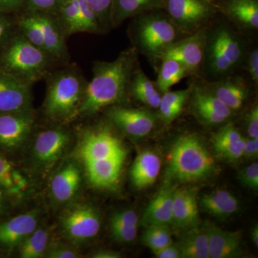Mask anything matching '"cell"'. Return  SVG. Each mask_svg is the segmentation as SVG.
I'll list each match as a JSON object with an SVG mask.
<instances>
[{
    "instance_id": "cell-50",
    "label": "cell",
    "mask_w": 258,
    "mask_h": 258,
    "mask_svg": "<svg viewBox=\"0 0 258 258\" xmlns=\"http://www.w3.org/2000/svg\"><path fill=\"white\" fill-rule=\"evenodd\" d=\"M248 71L250 74L251 78L254 82L257 83L258 81V51L257 49L252 51L250 56H249L248 63Z\"/></svg>"
},
{
    "instance_id": "cell-18",
    "label": "cell",
    "mask_w": 258,
    "mask_h": 258,
    "mask_svg": "<svg viewBox=\"0 0 258 258\" xmlns=\"http://www.w3.org/2000/svg\"><path fill=\"white\" fill-rule=\"evenodd\" d=\"M209 240L210 258H233L242 252V232L227 231L217 226H206Z\"/></svg>"
},
{
    "instance_id": "cell-45",
    "label": "cell",
    "mask_w": 258,
    "mask_h": 258,
    "mask_svg": "<svg viewBox=\"0 0 258 258\" xmlns=\"http://www.w3.org/2000/svg\"><path fill=\"white\" fill-rule=\"evenodd\" d=\"M25 0H0V13L18 14L24 10Z\"/></svg>"
},
{
    "instance_id": "cell-7",
    "label": "cell",
    "mask_w": 258,
    "mask_h": 258,
    "mask_svg": "<svg viewBox=\"0 0 258 258\" xmlns=\"http://www.w3.org/2000/svg\"><path fill=\"white\" fill-rule=\"evenodd\" d=\"M84 162L113 157H126L127 151L120 140L107 127L91 129L83 134L79 149Z\"/></svg>"
},
{
    "instance_id": "cell-40",
    "label": "cell",
    "mask_w": 258,
    "mask_h": 258,
    "mask_svg": "<svg viewBox=\"0 0 258 258\" xmlns=\"http://www.w3.org/2000/svg\"><path fill=\"white\" fill-rule=\"evenodd\" d=\"M244 144L245 137H243L237 143L217 151V155L220 159L228 162H236L243 157Z\"/></svg>"
},
{
    "instance_id": "cell-19",
    "label": "cell",
    "mask_w": 258,
    "mask_h": 258,
    "mask_svg": "<svg viewBox=\"0 0 258 258\" xmlns=\"http://www.w3.org/2000/svg\"><path fill=\"white\" fill-rule=\"evenodd\" d=\"M125 158H108L84 162L90 182L103 189L115 186L119 181Z\"/></svg>"
},
{
    "instance_id": "cell-6",
    "label": "cell",
    "mask_w": 258,
    "mask_h": 258,
    "mask_svg": "<svg viewBox=\"0 0 258 258\" xmlns=\"http://www.w3.org/2000/svg\"><path fill=\"white\" fill-rule=\"evenodd\" d=\"M209 68L213 74H227L242 58V45L237 37L225 28L217 29L207 46Z\"/></svg>"
},
{
    "instance_id": "cell-42",
    "label": "cell",
    "mask_w": 258,
    "mask_h": 258,
    "mask_svg": "<svg viewBox=\"0 0 258 258\" xmlns=\"http://www.w3.org/2000/svg\"><path fill=\"white\" fill-rule=\"evenodd\" d=\"M110 227L113 237L120 242L128 243L132 242L137 238L138 234V227L110 223Z\"/></svg>"
},
{
    "instance_id": "cell-36",
    "label": "cell",
    "mask_w": 258,
    "mask_h": 258,
    "mask_svg": "<svg viewBox=\"0 0 258 258\" xmlns=\"http://www.w3.org/2000/svg\"><path fill=\"white\" fill-rule=\"evenodd\" d=\"M243 137L238 129L236 128L233 125H226L218 131L212 137V147L216 152L223 148L237 143Z\"/></svg>"
},
{
    "instance_id": "cell-39",
    "label": "cell",
    "mask_w": 258,
    "mask_h": 258,
    "mask_svg": "<svg viewBox=\"0 0 258 258\" xmlns=\"http://www.w3.org/2000/svg\"><path fill=\"white\" fill-rule=\"evenodd\" d=\"M63 0H25L23 11L55 14Z\"/></svg>"
},
{
    "instance_id": "cell-23",
    "label": "cell",
    "mask_w": 258,
    "mask_h": 258,
    "mask_svg": "<svg viewBox=\"0 0 258 258\" xmlns=\"http://www.w3.org/2000/svg\"><path fill=\"white\" fill-rule=\"evenodd\" d=\"M81 171L74 163L64 166L51 181L52 196L59 203H64L74 198L81 184Z\"/></svg>"
},
{
    "instance_id": "cell-44",
    "label": "cell",
    "mask_w": 258,
    "mask_h": 258,
    "mask_svg": "<svg viewBox=\"0 0 258 258\" xmlns=\"http://www.w3.org/2000/svg\"><path fill=\"white\" fill-rule=\"evenodd\" d=\"M110 223L138 227L139 217L137 214L133 210H121L113 214Z\"/></svg>"
},
{
    "instance_id": "cell-16",
    "label": "cell",
    "mask_w": 258,
    "mask_h": 258,
    "mask_svg": "<svg viewBox=\"0 0 258 258\" xmlns=\"http://www.w3.org/2000/svg\"><path fill=\"white\" fill-rule=\"evenodd\" d=\"M197 191L188 188H176L173 202V224L181 230H189L199 226Z\"/></svg>"
},
{
    "instance_id": "cell-26",
    "label": "cell",
    "mask_w": 258,
    "mask_h": 258,
    "mask_svg": "<svg viewBox=\"0 0 258 258\" xmlns=\"http://www.w3.org/2000/svg\"><path fill=\"white\" fill-rule=\"evenodd\" d=\"M181 258H210L206 226L187 230L179 244Z\"/></svg>"
},
{
    "instance_id": "cell-22",
    "label": "cell",
    "mask_w": 258,
    "mask_h": 258,
    "mask_svg": "<svg viewBox=\"0 0 258 258\" xmlns=\"http://www.w3.org/2000/svg\"><path fill=\"white\" fill-rule=\"evenodd\" d=\"M161 159L155 152L145 150L134 160L131 169V179L136 188L144 189L157 181L161 171Z\"/></svg>"
},
{
    "instance_id": "cell-25",
    "label": "cell",
    "mask_w": 258,
    "mask_h": 258,
    "mask_svg": "<svg viewBox=\"0 0 258 258\" xmlns=\"http://www.w3.org/2000/svg\"><path fill=\"white\" fill-rule=\"evenodd\" d=\"M128 88L137 101L151 108H159L160 94L142 70L134 69Z\"/></svg>"
},
{
    "instance_id": "cell-47",
    "label": "cell",
    "mask_w": 258,
    "mask_h": 258,
    "mask_svg": "<svg viewBox=\"0 0 258 258\" xmlns=\"http://www.w3.org/2000/svg\"><path fill=\"white\" fill-rule=\"evenodd\" d=\"M51 258H75L78 257L77 252L74 249L66 247H55L51 248L47 253Z\"/></svg>"
},
{
    "instance_id": "cell-34",
    "label": "cell",
    "mask_w": 258,
    "mask_h": 258,
    "mask_svg": "<svg viewBox=\"0 0 258 258\" xmlns=\"http://www.w3.org/2000/svg\"><path fill=\"white\" fill-rule=\"evenodd\" d=\"M49 235L44 229H36L20 244V257L23 258L41 257L46 253Z\"/></svg>"
},
{
    "instance_id": "cell-48",
    "label": "cell",
    "mask_w": 258,
    "mask_h": 258,
    "mask_svg": "<svg viewBox=\"0 0 258 258\" xmlns=\"http://www.w3.org/2000/svg\"><path fill=\"white\" fill-rule=\"evenodd\" d=\"M154 254L158 258H181L179 246L174 245L173 243L157 252H154Z\"/></svg>"
},
{
    "instance_id": "cell-38",
    "label": "cell",
    "mask_w": 258,
    "mask_h": 258,
    "mask_svg": "<svg viewBox=\"0 0 258 258\" xmlns=\"http://www.w3.org/2000/svg\"><path fill=\"white\" fill-rule=\"evenodd\" d=\"M83 32L98 33L101 31L98 18L86 0H79Z\"/></svg>"
},
{
    "instance_id": "cell-21",
    "label": "cell",
    "mask_w": 258,
    "mask_h": 258,
    "mask_svg": "<svg viewBox=\"0 0 258 258\" xmlns=\"http://www.w3.org/2000/svg\"><path fill=\"white\" fill-rule=\"evenodd\" d=\"M197 116L208 125H219L230 118L232 111L211 92L198 90L193 100Z\"/></svg>"
},
{
    "instance_id": "cell-37",
    "label": "cell",
    "mask_w": 258,
    "mask_h": 258,
    "mask_svg": "<svg viewBox=\"0 0 258 258\" xmlns=\"http://www.w3.org/2000/svg\"><path fill=\"white\" fill-rule=\"evenodd\" d=\"M98 18L102 30L111 26V15L113 0H86Z\"/></svg>"
},
{
    "instance_id": "cell-2",
    "label": "cell",
    "mask_w": 258,
    "mask_h": 258,
    "mask_svg": "<svg viewBox=\"0 0 258 258\" xmlns=\"http://www.w3.org/2000/svg\"><path fill=\"white\" fill-rule=\"evenodd\" d=\"M45 78V115L52 121H71L77 116L87 81L76 66H69L50 72Z\"/></svg>"
},
{
    "instance_id": "cell-49",
    "label": "cell",
    "mask_w": 258,
    "mask_h": 258,
    "mask_svg": "<svg viewBox=\"0 0 258 258\" xmlns=\"http://www.w3.org/2000/svg\"><path fill=\"white\" fill-rule=\"evenodd\" d=\"M258 155V139L245 138L243 157L254 159Z\"/></svg>"
},
{
    "instance_id": "cell-33",
    "label": "cell",
    "mask_w": 258,
    "mask_h": 258,
    "mask_svg": "<svg viewBox=\"0 0 258 258\" xmlns=\"http://www.w3.org/2000/svg\"><path fill=\"white\" fill-rule=\"evenodd\" d=\"M228 9L232 17L242 25L250 28H257V0H232Z\"/></svg>"
},
{
    "instance_id": "cell-28",
    "label": "cell",
    "mask_w": 258,
    "mask_h": 258,
    "mask_svg": "<svg viewBox=\"0 0 258 258\" xmlns=\"http://www.w3.org/2000/svg\"><path fill=\"white\" fill-rule=\"evenodd\" d=\"M191 94V88H188L179 91H169L161 96L158 108L161 118L164 123L169 124L179 116Z\"/></svg>"
},
{
    "instance_id": "cell-32",
    "label": "cell",
    "mask_w": 258,
    "mask_h": 258,
    "mask_svg": "<svg viewBox=\"0 0 258 258\" xmlns=\"http://www.w3.org/2000/svg\"><path fill=\"white\" fill-rule=\"evenodd\" d=\"M187 72V69L177 61L164 59L158 75V88L161 93L167 92L173 86L185 77Z\"/></svg>"
},
{
    "instance_id": "cell-8",
    "label": "cell",
    "mask_w": 258,
    "mask_h": 258,
    "mask_svg": "<svg viewBox=\"0 0 258 258\" xmlns=\"http://www.w3.org/2000/svg\"><path fill=\"white\" fill-rule=\"evenodd\" d=\"M64 235L74 242H83L96 237L101 229L98 211L88 205H79L69 209L62 217Z\"/></svg>"
},
{
    "instance_id": "cell-51",
    "label": "cell",
    "mask_w": 258,
    "mask_h": 258,
    "mask_svg": "<svg viewBox=\"0 0 258 258\" xmlns=\"http://www.w3.org/2000/svg\"><path fill=\"white\" fill-rule=\"evenodd\" d=\"M93 257L95 258H119L121 257V254L114 251L108 250V249H102L93 254Z\"/></svg>"
},
{
    "instance_id": "cell-9",
    "label": "cell",
    "mask_w": 258,
    "mask_h": 258,
    "mask_svg": "<svg viewBox=\"0 0 258 258\" xmlns=\"http://www.w3.org/2000/svg\"><path fill=\"white\" fill-rule=\"evenodd\" d=\"M31 86L0 71V114L32 111Z\"/></svg>"
},
{
    "instance_id": "cell-4",
    "label": "cell",
    "mask_w": 258,
    "mask_h": 258,
    "mask_svg": "<svg viewBox=\"0 0 258 258\" xmlns=\"http://www.w3.org/2000/svg\"><path fill=\"white\" fill-rule=\"evenodd\" d=\"M55 62L17 29L0 52V71L31 85L46 77Z\"/></svg>"
},
{
    "instance_id": "cell-1",
    "label": "cell",
    "mask_w": 258,
    "mask_h": 258,
    "mask_svg": "<svg viewBox=\"0 0 258 258\" xmlns=\"http://www.w3.org/2000/svg\"><path fill=\"white\" fill-rule=\"evenodd\" d=\"M135 64L132 51L122 52L112 62H96L77 116H91L124 98Z\"/></svg>"
},
{
    "instance_id": "cell-13",
    "label": "cell",
    "mask_w": 258,
    "mask_h": 258,
    "mask_svg": "<svg viewBox=\"0 0 258 258\" xmlns=\"http://www.w3.org/2000/svg\"><path fill=\"white\" fill-rule=\"evenodd\" d=\"M70 140V134L62 127L47 129L37 134L33 147L35 159L49 165L60 159Z\"/></svg>"
},
{
    "instance_id": "cell-10",
    "label": "cell",
    "mask_w": 258,
    "mask_h": 258,
    "mask_svg": "<svg viewBox=\"0 0 258 258\" xmlns=\"http://www.w3.org/2000/svg\"><path fill=\"white\" fill-rule=\"evenodd\" d=\"M108 117L116 128L134 138L146 137L155 126V116L147 110L113 107Z\"/></svg>"
},
{
    "instance_id": "cell-24",
    "label": "cell",
    "mask_w": 258,
    "mask_h": 258,
    "mask_svg": "<svg viewBox=\"0 0 258 258\" xmlns=\"http://www.w3.org/2000/svg\"><path fill=\"white\" fill-rule=\"evenodd\" d=\"M202 209L212 216L226 218L240 209V202L235 195L225 190H219L204 195L200 199Z\"/></svg>"
},
{
    "instance_id": "cell-53",
    "label": "cell",
    "mask_w": 258,
    "mask_h": 258,
    "mask_svg": "<svg viewBox=\"0 0 258 258\" xmlns=\"http://www.w3.org/2000/svg\"><path fill=\"white\" fill-rule=\"evenodd\" d=\"M3 205H4V196H3V190L0 186V212L3 210Z\"/></svg>"
},
{
    "instance_id": "cell-46",
    "label": "cell",
    "mask_w": 258,
    "mask_h": 258,
    "mask_svg": "<svg viewBox=\"0 0 258 258\" xmlns=\"http://www.w3.org/2000/svg\"><path fill=\"white\" fill-rule=\"evenodd\" d=\"M247 131L249 138L258 139L257 106H254L247 115Z\"/></svg>"
},
{
    "instance_id": "cell-5",
    "label": "cell",
    "mask_w": 258,
    "mask_h": 258,
    "mask_svg": "<svg viewBox=\"0 0 258 258\" xmlns=\"http://www.w3.org/2000/svg\"><path fill=\"white\" fill-rule=\"evenodd\" d=\"M177 37L174 23L160 16L142 18L135 29L136 42L144 53L161 57Z\"/></svg>"
},
{
    "instance_id": "cell-31",
    "label": "cell",
    "mask_w": 258,
    "mask_h": 258,
    "mask_svg": "<svg viewBox=\"0 0 258 258\" xmlns=\"http://www.w3.org/2000/svg\"><path fill=\"white\" fill-rule=\"evenodd\" d=\"M155 0H113L111 26L117 27L127 18L139 14Z\"/></svg>"
},
{
    "instance_id": "cell-17",
    "label": "cell",
    "mask_w": 258,
    "mask_h": 258,
    "mask_svg": "<svg viewBox=\"0 0 258 258\" xmlns=\"http://www.w3.org/2000/svg\"><path fill=\"white\" fill-rule=\"evenodd\" d=\"M175 189L174 185L167 183L149 204L141 220L145 228L154 225H172L173 202Z\"/></svg>"
},
{
    "instance_id": "cell-35",
    "label": "cell",
    "mask_w": 258,
    "mask_h": 258,
    "mask_svg": "<svg viewBox=\"0 0 258 258\" xmlns=\"http://www.w3.org/2000/svg\"><path fill=\"white\" fill-rule=\"evenodd\" d=\"M169 226L154 225L146 227L142 242L153 253L173 243L172 235Z\"/></svg>"
},
{
    "instance_id": "cell-27",
    "label": "cell",
    "mask_w": 258,
    "mask_h": 258,
    "mask_svg": "<svg viewBox=\"0 0 258 258\" xmlns=\"http://www.w3.org/2000/svg\"><path fill=\"white\" fill-rule=\"evenodd\" d=\"M210 92L232 111L240 109L247 97V89L237 81H228L217 83L212 88Z\"/></svg>"
},
{
    "instance_id": "cell-11",
    "label": "cell",
    "mask_w": 258,
    "mask_h": 258,
    "mask_svg": "<svg viewBox=\"0 0 258 258\" xmlns=\"http://www.w3.org/2000/svg\"><path fill=\"white\" fill-rule=\"evenodd\" d=\"M35 123L32 111L0 114V145L16 149L28 139Z\"/></svg>"
},
{
    "instance_id": "cell-14",
    "label": "cell",
    "mask_w": 258,
    "mask_h": 258,
    "mask_svg": "<svg viewBox=\"0 0 258 258\" xmlns=\"http://www.w3.org/2000/svg\"><path fill=\"white\" fill-rule=\"evenodd\" d=\"M205 33L197 32L193 36L174 42L164 52L163 59H171L183 64L187 71L198 69L201 64L206 47Z\"/></svg>"
},
{
    "instance_id": "cell-12",
    "label": "cell",
    "mask_w": 258,
    "mask_h": 258,
    "mask_svg": "<svg viewBox=\"0 0 258 258\" xmlns=\"http://www.w3.org/2000/svg\"><path fill=\"white\" fill-rule=\"evenodd\" d=\"M36 13L43 36L45 50L55 62L69 60L66 43L67 37L57 15L50 13Z\"/></svg>"
},
{
    "instance_id": "cell-15",
    "label": "cell",
    "mask_w": 258,
    "mask_h": 258,
    "mask_svg": "<svg viewBox=\"0 0 258 258\" xmlns=\"http://www.w3.org/2000/svg\"><path fill=\"white\" fill-rule=\"evenodd\" d=\"M39 212L33 210L0 223V244L8 248L20 245L37 228Z\"/></svg>"
},
{
    "instance_id": "cell-3",
    "label": "cell",
    "mask_w": 258,
    "mask_h": 258,
    "mask_svg": "<svg viewBox=\"0 0 258 258\" xmlns=\"http://www.w3.org/2000/svg\"><path fill=\"white\" fill-rule=\"evenodd\" d=\"M215 169V159L201 139L186 134L173 144L166 176L171 184L197 182L211 176Z\"/></svg>"
},
{
    "instance_id": "cell-41",
    "label": "cell",
    "mask_w": 258,
    "mask_h": 258,
    "mask_svg": "<svg viewBox=\"0 0 258 258\" xmlns=\"http://www.w3.org/2000/svg\"><path fill=\"white\" fill-rule=\"evenodd\" d=\"M16 30V20L11 15L0 13V52Z\"/></svg>"
},
{
    "instance_id": "cell-43",
    "label": "cell",
    "mask_w": 258,
    "mask_h": 258,
    "mask_svg": "<svg viewBox=\"0 0 258 258\" xmlns=\"http://www.w3.org/2000/svg\"><path fill=\"white\" fill-rule=\"evenodd\" d=\"M239 180L243 186L249 189L257 190L258 188V164L252 163L244 167L239 174Z\"/></svg>"
},
{
    "instance_id": "cell-20",
    "label": "cell",
    "mask_w": 258,
    "mask_h": 258,
    "mask_svg": "<svg viewBox=\"0 0 258 258\" xmlns=\"http://www.w3.org/2000/svg\"><path fill=\"white\" fill-rule=\"evenodd\" d=\"M168 11L177 25L191 28L200 25L210 13V8L204 0H168Z\"/></svg>"
},
{
    "instance_id": "cell-29",
    "label": "cell",
    "mask_w": 258,
    "mask_h": 258,
    "mask_svg": "<svg viewBox=\"0 0 258 258\" xmlns=\"http://www.w3.org/2000/svg\"><path fill=\"white\" fill-rule=\"evenodd\" d=\"M0 186L10 195L21 196L28 189V180L0 155Z\"/></svg>"
},
{
    "instance_id": "cell-30",
    "label": "cell",
    "mask_w": 258,
    "mask_h": 258,
    "mask_svg": "<svg viewBox=\"0 0 258 258\" xmlns=\"http://www.w3.org/2000/svg\"><path fill=\"white\" fill-rule=\"evenodd\" d=\"M66 35L83 32L79 0H63L56 12Z\"/></svg>"
},
{
    "instance_id": "cell-52",
    "label": "cell",
    "mask_w": 258,
    "mask_h": 258,
    "mask_svg": "<svg viewBox=\"0 0 258 258\" xmlns=\"http://www.w3.org/2000/svg\"><path fill=\"white\" fill-rule=\"evenodd\" d=\"M251 237H252V242L256 247H258V227L257 225L254 226L252 230Z\"/></svg>"
}]
</instances>
